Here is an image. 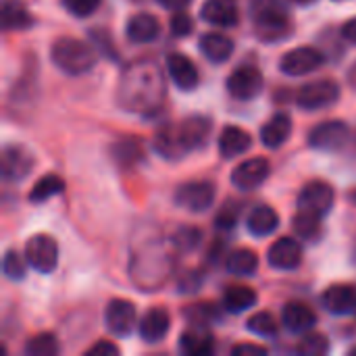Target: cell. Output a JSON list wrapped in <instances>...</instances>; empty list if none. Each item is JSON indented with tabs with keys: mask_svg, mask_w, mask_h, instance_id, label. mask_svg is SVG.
I'll list each match as a JSON object with an SVG mask.
<instances>
[{
	"mask_svg": "<svg viewBox=\"0 0 356 356\" xmlns=\"http://www.w3.org/2000/svg\"><path fill=\"white\" fill-rule=\"evenodd\" d=\"M167 94L165 75L154 60H136L129 65L117 86L119 104L138 115H152L163 106Z\"/></svg>",
	"mask_w": 356,
	"mask_h": 356,
	"instance_id": "1",
	"label": "cell"
},
{
	"mask_svg": "<svg viewBox=\"0 0 356 356\" xmlns=\"http://www.w3.org/2000/svg\"><path fill=\"white\" fill-rule=\"evenodd\" d=\"M211 119L202 115H192L175 125H165L156 131L152 148L163 159H181L184 154L198 150L207 144L211 136Z\"/></svg>",
	"mask_w": 356,
	"mask_h": 356,
	"instance_id": "2",
	"label": "cell"
},
{
	"mask_svg": "<svg viewBox=\"0 0 356 356\" xmlns=\"http://www.w3.org/2000/svg\"><path fill=\"white\" fill-rule=\"evenodd\" d=\"M250 19L261 42H277L292 31V17L284 0H252Z\"/></svg>",
	"mask_w": 356,
	"mask_h": 356,
	"instance_id": "3",
	"label": "cell"
},
{
	"mask_svg": "<svg viewBox=\"0 0 356 356\" xmlns=\"http://www.w3.org/2000/svg\"><path fill=\"white\" fill-rule=\"evenodd\" d=\"M52 63L67 75H83L94 69L98 54L96 50L77 38H58L50 48Z\"/></svg>",
	"mask_w": 356,
	"mask_h": 356,
	"instance_id": "4",
	"label": "cell"
},
{
	"mask_svg": "<svg viewBox=\"0 0 356 356\" xmlns=\"http://www.w3.org/2000/svg\"><path fill=\"white\" fill-rule=\"evenodd\" d=\"M217 190L207 179L186 181L175 190V204L190 213H204L213 207Z\"/></svg>",
	"mask_w": 356,
	"mask_h": 356,
	"instance_id": "5",
	"label": "cell"
},
{
	"mask_svg": "<svg viewBox=\"0 0 356 356\" xmlns=\"http://www.w3.org/2000/svg\"><path fill=\"white\" fill-rule=\"evenodd\" d=\"M298 106L305 111H321L340 100V86L334 79H317L298 90Z\"/></svg>",
	"mask_w": 356,
	"mask_h": 356,
	"instance_id": "6",
	"label": "cell"
},
{
	"mask_svg": "<svg viewBox=\"0 0 356 356\" xmlns=\"http://www.w3.org/2000/svg\"><path fill=\"white\" fill-rule=\"evenodd\" d=\"M225 86H227V92H229L232 98H236V100H252L263 92L265 79H263V73L259 71V67L240 65L227 77Z\"/></svg>",
	"mask_w": 356,
	"mask_h": 356,
	"instance_id": "7",
	"label": "cell"
},
{
	"mask_svg": "<svg viewBox=\"0 0 356 356\" xmlns=\"http://www.w3.org/2000/svg\"><path fill=\"white\" fill-rule=\"evenodd\" d=\"M25 259L31 269L38 273H50L56 267L58 261V246L52 236L35 234L25 244Z\"/></svg>",
	"mask_w": 356,
	"mask_h": 356,
	"instance_id": "8",
	"label": "cell"
},
{
	"mask_svg": "<svg viewBox=\"0 0 356 356\" xmlns=\"http://www.w3.org/2000/svg\"><path fill=\"white\" fill-rule=\"evenodd\" d=\"M323 63H325V56L319 48L300 46L284 54V58L280 60V71L290 77H300V75L317 71Z\"/></svg>",
	"mask_w": 356,
	"mask_h": 356,
	"instance_id": "9",
	"label": "cell"
},
{
	"mask_svg": "<svg viewBox=\"0 0 356 356\" xmlns=\"http://www.w3.org/2000/svg\"><path fill=\"white\" fill-rule=\"evenodd\" d=\"M348 138H350V129H348V125L344 121H340V119L323 121V123H319L317 127L311 129L309 146L317 148V150L332 152V150H340L342 146H346Z\"/></svg>",
	"mask_w": 356,
	"mask_h": 356,
	"instance_id": "10",
	"label": "cell"
},
{
	"mask_svg": "<svg viewBox=\"0 0 356 356\" xmlns=\"http://www.w3.org/2000/svg\"><path fill=\"white\" fill-rule=\"evenodd\" d=\"M334 200H336V192L334 188L327 184V181H311L307 184L302 190H300V196H298V211H307V213H313V215H327L334 207Z\"/></svg>",
	"mask_w": 356,
	"mask_h": 356,
	"instance_id": "11",
	"label": "cell"
},
{
	"mask_svg": "<svg viewBox=\"0 0 356 356\" xmlns=\"http://www.w3.org/2000/svg\"><path fill=\"white\" fill-rule=\"evenodd\" d=\"M271 173V165L265 156H254L244 163H240L232 173V186L240 192L257 190Z\"/></svg>",
	"mask_w": 356,
	"mask_h": 356,
	"instance_id": "12",
	"label": "cell"
},
{
	"mask_svg": "<svg viewBox=\"0 0 356 356\" xmlns=\"http://www.w3.org/2000/svg\"><path fill=\"white\" fill-rule=\"evenodd\" d=\"M104 323L113 336L117 338L129 336L136 325V305L123 298L111 300L104 309Z\"/></svg>",
	"mask_w": 356,
	"mask_h": 356,
	"instance_id": "13",
	"label": "cell"
},
{
	"mask_svg": "<svg viewBox=\"0 0 356 356\" xmlns=\"http://www.w3.org/2000/svg\"><path fill=\"white\" fill-rule=\"evenodd\" d=\"M35 161H33V154L19 146V144H10V146H4L2 150V177L6 181H19L23 177L29 175V171L33 169Z\"/></svg>",
	"mask_w": 356,
	"mask_h": 356,
	"instance_id": "14",
	"label": "cell"
},
{
	"mask_svg": "<svg viewBox=\"0 0 356 356\" xmlns=\"http://www.w3.org/2000/svg\"><path fill=\"white\" fill-rule=\"evenodd\" d=\"M267 261L273 269L292 271L302 263V246L294 238H280L271 244L267 252Z\"/></svg>",
	"mask_w": 356,
	"mask_h": 356,
	"instance_id": "15",
	"label": "cell"
},
{
	"mask_svg": "<svg viewBox=\"0 0 356 356\" xmlns=\"http://www.w3.org/2000/svg\"><path fill=\"white\" fill-rule=\"evenodd\" d=\"M321 305L332 315H350L356 311V286L334 284L321 294Z\"/></svg>",
	"mask_w": 356,
	"mask_h": 356,
	"instance_id": "16",
	"label": "cell"
},
{
	"mask_svg": "<svg viewBox=\"0 0 356 356\" xmlns=\"http://www.w3.org/2000/svg\"><path fill=\"white\" fill-rule=\"evenodd\" d=\"M167 71H169V77L173 79V83L184 92H192L200 81L196 65L181 52H171L167 56Z\"/></svg>",
	"mask_w": 356,
	"mask_h": 356,
	"instance_id": "17",
	"label": "cell"
},
{
	"mask_svg": "<svg viewBox=\"0 0 356 356\" xmlns=\"http://www.w3.org/2000/svg\"><path fill=\"white\" fill-rule=\"evenodd\" d=\"M169 327H171V319H169V313L161 307H154L150 309L142 321L138 323V332H140V338L148 344H156L161 342L167 334H169Z\"/></svg>",
	"mask_w": 356,
	"mask_h": 356,
	"instance_id": "18",
	"label": "cell"
},
{
	"mask_svg": "<svg viewBox=\"0 0 356 356\" xmlns=\"http://www.w3.org/2000/svg\"><path fill=\"white\" fill-rule=\"evenodd\" d=\"M200 17L217 27H236L240 21V13L234 0H207L202 4Z\"/></svg>",
	"mask_w": 356,
	"mask_h": 356,
	"instance_id": "19",
	"label": "cell"
},
{
	"mask_svg": "<svg viewBox=\"0 0 356 356\" xmlns=\"http://www.w3.org/2000/svg\"><path fill=\"white\" fill-rule=\"evenodd\" d=\"M125 33L129 42L136 44H150L159 38L161 33V25L159 19L150 13H136L134 17H129L127 25H125Z\"/></svg>",
	"mask_w": 356,
	"mask_h": 356,
	"instance_id": "20",
	"label": "cell"
},
{
	"mask_svg": "<svg viewBox=\"0 0 356 356\" xmlns=\"http://www.w3.org/2000/svg\"><path fill=\"white\" fill-rule=\"evenodd\" d=\"M282 323L290 334H307L315 327L317 317L311 307L302 302H288L282 311Z\"/></svg>",
	"mask_w": 356,
	"mask_h": 356,
	"instance_id": "21",
	"label": "cell"
},
{
	"mask_svg": "<svg viewBox=\"0 0 356 356\" xmlns=\"http://www.w3.org/2000/svg\"><path fill=\"white\" fill-rule=\"evenodd\" d=\"M179 348L184 350V355L204 356L215 350V342L211 332L202 323H194L179 336Z\"/></svg>",
	"mask_w": 356,
	"mask_h": 356,
	"instance_id": "22",
	"label": "cell"
},
{
	"mask_svg": "<svg viewBox=\"0 0 356 356\" xmlns=\"http://www.w3.org/2000/svg\"><path fill=\"white\" fill-rule=\"evenodd\" d=\"M292 136V117L288 113H277L273 115L261 129V142L275 150L280 146H284Z\"/></svg>",
	"mask_w": 356,
	"mask_h": 356,
	"instance_id": "23",
	"label": "cell"
},
{
	"mask_svg": "<svg viewBox=\"0 0 356 356\" xmlns=\"http://www.w3.org/2000/svg\"><path fill=\"white\" fill-rule=\"evenodd\" d=\"M252 146V138L246 129L236 125H225L219 134V152L223 159H234L244 154Z\"/></svg>",
	"mask_w": 356,
	"mask_h": 356,
	"instance_id": "24",
	"label": "cell"
},
{
	"mask_svg": "<svg viewBox=\"0 0 356 356\" xmlns=\"http://www.w3.org/2000/svg\"><path fill=\"white\" fill-rule=\"evenodd\" d=\"M200 52L204 54L207 60L211 63H225L229 60V56L234 54V42L223 35V33H217V31H211V33H204L200 38Z\"/></svg>",
	"mask_w": 356,
	"mask_h": 356,
	"instance_id": "25",
	"label": "cell"
},
{
	"mask_svg": "<svg viewBox=\"0 0 356 356\" xmlns=\"http://www.w3.org/2000/svg\"><path fill=\"white\" fill-rule=\"evenodd\" d=\"M277 227H280V215L267 204L257 207L248 217V232L257 238L271 236Z\"/></svg>",
	"mask_w": 356,
	"mask_h": 356,
	"instance_id": "26",
	"label": "cell"
},
{
	"mask_svg": "<svg viewBox=\"0 0 356 356\" xmlns=\"http://www.w3.org/2000/svg\"><path fill=\"white\" fill-rule=\"evenodd\" d=\"M259 296L248 286H232L223 294V309L227 313H244L257 305Z\"/></svg>",
	"mask_w": 356,
	"mask_h": 356,
	"instance_id": "27",
	"label": "cell"
},
{
	"mask_svg": "<svg viewBox=\"0 0 356 356\" xmlns=\"http://www.w3.org/2000/svg\"><path fill=\"white\" fill-rule=\"evenodd\" d=\"M33 25V17L17 0H2V27L4 29H27Z\"/></svg>",
	"mask_w": 356,
	"mask_h": 356,
	"instance_id": "28",
	"label": "cell"
},
{
	"mask_svg": "<svg viewBox=\"0 0 356 356\" xmlns=\"http://www.w3.org/2000/svg\"><path fill=\"white\" fill-rule=\"evenodd\" d=\"M259 269V257L248 248H238L227 257V271L238 277L254 275Z\"/></svg>",
	"mask_w": 356,
	"mask_h": 356,
	"instance_id": "29",
	"label": "cell"
},
{
	"mask_svg": "<svg viewBox=\"0 0 356 356\" xmlns=\"http://www.w3.org/2000/svg\"><path fill=\"white\" fill-rule=\"evenodd\" d=\"M63 190H65V181H63L58 175L48 173V175L40 177V179L33 184V188H31V192H29V200H31L33 204H42V202H46L48 198L63 194Z\"/></svg>",
	"mask_w": 356,
	"mask_h": 356,
	"instance_id": "30",
	"label": "cell"
},
{
	"mask_svg": "<svg viewBox=\"0 0 356 356\" xmlns=\"http://www.w3.org/2000/svg\"><path fill=\"white\" fill-rule=\"evenodd\" d=\"M292 227H294V232H296L302 240H309V242L319 240V236H321V232H323L321 217H319V215H313V213H307V211H300V213L294 217Z\"/></svg>",
	"mask_w": 356,
	"mask_h": 356,
	"instance_id": "31",
	"label": "cell"
},
{
	"mask_svg": "<svg viewBox=\"0 0 356 356\" xmlns=\"http://www.w3.org/2000/svg\"><path fill=\"white\" fill-rule=\"evenodd\" d=\"M142 156H144V152L136 140L117 142L113 146V159H115V163H119L123 167H136L142 161Z\"/></svg>",
	"mask_w": 356,
	"mask_h": 356,
	"instance_id": "32",
	"label": "cell"
},
{
	"mask_svg": "<svg viewBox=\"0 0 356 356\" xmlns=\"http://www.w3.org/2000/svg\"><path fill=\"white\" fill-rule=\"evenodd\" d=\"M27 356H56L58 355V340L52 334H38L27 340L25 344Z\"/></svg>",
	"mask_w": 356,
	"mask_h": 356,
	"instance_id": "33",
	"label": "cell"
},
{
	"mask_svg": "<svg viewBox=\"0 0 356 356\" xmlns=\"http://www.w3.org/2000/svg\"><path fill=\"white\" fill-rule=\"evenodd\" d=\"M200 240H202L200 229L190 227V225L179 227V229L173 234V238H171L173 246H175L179 252H192V250H196V248H198V244H200Z\"/></svg>",
	"mask_w": 356,
	"mask_h": 356,
	"instance_id": "34",
	"label": "cell"
},
{
	"mask_svg": "<svg viewBox=\"0 0 356 356\" xmlns=\"http://www.w3.org/2000/svg\"><path fill=\"white\" fill-rule=\"evenodd\" d=\"M246 327H248L252 334L261 336V338H273V336L277 334V321L273 319L271 313H265V311L252 315V317L246 321Z\"/></svg>",
	"mask_w": 356,
	"mask_h": 356,
	"instance_id": "35",
	"label": "cell"
},
{
	"mask_svg": "<svg viewBox=\"0 0 356 356\" xmlns=\"http://www.w3.org/2000/svg\"><path fill=\"white\" fill-rule=\"evenodd\" d=\"M27 259L21 257L19 252L15 250H6L4 257H2V271L8 280H23L25 277V269H27Z\"/></svg>",
	"mask_w": 356,
	"mask_h": 356,
	"instance_id": "36",
	"label": "cell"
},
{
	"mask_svg": "<svg viewBox=\"0 0 356 356\" xmlns=\"http://www.w3.org/2000/svg\"><path fill=\"white\" fill-rule=\"evenodd\" d=\"M327 350H330V342L323 334H307L298 344V353L307 356L325 355Z\"/></svg>",
	"mask_w": 356,
	"mask_h": 356,
	"instance_id": "37",
	"label": "cell"
},
{
	"mask_svg": "<svg viewBox=\"0 0 356 356\" xmlns=\"http://www.w3.org/2000/svg\"><path fill=\"white\" fill-rule=\"evenodd\" d=\"M169 29H171L173 35L186 38V35H190L194 31V19L186 13V8L184 10H175V15L169 21Z\"/></svg>",
	"mask_w": 356,
	"mask_h": 356,
	"instance_id": "38",
	"label": "cell"
},
{
	"mask_svg": "<svg viewBox=\"0 0 356 356\" xmlns=\"http://www.w3.org/2000/svg\"><path fill=\"white\" fill-rule=\"evenodd\" d=\"M60 4L65 6V10H69L73 17H90L98 10L100 0H60Z\"/></svg>",
	"mask_w": 356,
	"mask_h": 356,
	"instance_id": "39",
	"label": "cell"
},
{
	"mask_svg": "<svg viewBox=\"0 0 356 356\" xmlns=\"http://www.w3.org/2000/svg\"><path fill=\"white\" fill-rule=\"evenodd\" d=\"M236 221H238V211H234L232 207H223V211L215 219V225L219 229H234Z\"/></svg>",
	"mask_w": 356,
	"mask_h": 356,
	"instance_id": "40",
	"label": "cell"
},
{
	"mask_svg": "<svg viewBox=\"0 0 356 356\" xmlns=\"http://www.w3.org/2000/svg\"><path fill=\"white\" fill-rule=\"evenodd\" d=\"M88 356H117L119 355V348L113 344V342H106V340H102V342H96L88 353Z\"/></svg>",
	"mask_w": 356,
	"mask_h": 356,
	"instance_id": "41",
	"label": "cell"
},
{
	"mask_svg": "<svg viewBox=\"0 0 356 356\" xmlns=\"http://www.w3.org/2000/svg\"><path fill=\"white\" fill-rule=\"evenodd\" d=\"M234 355L242 356V355H267V348L265 346H257V344H238V346H234V350H232Z\"/></svg>",
	"mask_w": 356,
	"mask_h": 356,
	"instance_id": "42",
	"label": "cell"
},
{
	"mask_svg": "<svg viewBox=\"0 0 356 356\" xmlns=\"http://www.w3.org/2000/svg\"><path fill=\"white\" fill-rule=\"evenodd\" d=\"M342 38L350 44H356V17L348 19L344 25H342Z\"/></svg>",
	"mask_w": 356,
	"mask_h": 356,
	"instance_id": "43",
	"label": "cell"
},
{
	"mask_svg": "<svg viewBox=\"0 0 356 356\" xmlns=\"http://www.w3.org/2000/svg\"><path fill=\"white\" fill-rule=\"evenodd\" d=\"M161 6L169 8V10H184L192 0H156Z\"/></svg>",
	"mask_w": 356,
	"mask_h": 356,
	"instance_id": "44",
	"label": "cell"
},
{
	"mask_svg": "<svg viewBox=\"0 0 356 356\" xmlns=\"http://www.w3.org/2000/svg\"><path fill=\"white\" fill-rule=\"evenodd\" d=\"M348 81H350L353 88H356V65L350 69V73H348Z\"/></svg>",
	"mask_w": 356,
	"mask_h": 356,
	"instance_id": "45",
	"label": "cell"
},
{
	"mask_svg": "<svg viewBox=\"0 0 356 356\" xmlns=\"http://www.w3.org/2000/svg\"><path fill=\"white\" fill-rule=\"evenodd\" d=\"M296 4H300V6H307V4H313L315 0H294Z\"/></svg>",
	"mask_w": 356,
	"mask_h": 356,
	"instance_id": "46",
	"label": "cell"
},
{
	"mask_svg": "<svg viewBox=\"0 0 356 356\" xmlns=\"http://www.w3.org/2000/svg\"><path fill=\"white\" fill-rule=\"evenodd\" d=\"M348 355L356 356V346H355V348H350V353H348Z\"/></svg>",
	"mask_w": 356,
	"mask_h": 356,
	"instance_id": "47",
	"label": "cell"
},
{
	"mask_svg": "<svg viewBox=\"0 0 356 356\" xmlns=\"http://www.w3.org/2000/svg\"><path fill=\"white\" fill-rule=\"evenodd\" d=\"M353 200H355V202H356V192H355V194H353Z\"/></svg>",
	"mask_w": 356,
	"mask_h": 356,
	"instance_id": "48",
	"label": "cell"
}]
</instances>
